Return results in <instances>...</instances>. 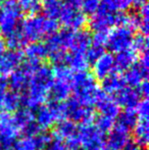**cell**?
<instances>
[{"label":"cell","instance_id":"8992f818","mask_svg":"<svg viewBox=\"0 0 149 150\" xmlns=\"http://www.w3.org/2000/svg\"><path fill=\"white\" fill-rule=\"evenodd\" d=\"M54 82L48 96L52 101L64 102L72 93L73 73L64 64L56 65L53 69Z\"/></svg>","mask_w":149,"mask_h":150},{"label":"cell","instance_id":"ba28073f","mask_svg":"<svg viewBox=\"0 0 149 150\" xmlns=\"http://www.w3.org/2000/svg\"><path fill=\"white\" fill-rule=\"evenodd\" d=\"M126 16L124 12H110L99 8L96 13L91 16L89 27L94 33H108L115 27L126 24Z\"/></svg>","mask_w":149,"mask_h":150},{"label":"cell","instance_id":"ee69618b","mask_svg":"<svg viewBox=\"0 0 149 150\" xmlns=\"http://www.w3.org/2000/svg\"><path fill=\"white\" fill-rule=\"evenodd\" d=\"M64 3L71 4V5L77 6V7H80V0H61Z\"/></svg>","mask_w":149,"mask_h":150},{"label":"cell","instance_id":"8d00e7d4","mask_svg":"<svg viewBox=\"0 0 149 150\" xmlns=\"http://www.w3.org/2000/svg\"><path fill=\"white\" fill-rule=\"evenodd\" d=\"M132 49L136 52H139L140 54L148 51V40L147 36H144L142 34L135 36L132 45Z\"/></svg>","mask_w":149,"mask_h":150},{"label":"cell","instance_id":"d590c367","mask_svg":"<svg viewBox=\"0 0 149 150\" xmlns=\"http://www.w3.org/2000/svg\"><path fill=\"white\" fill-rule=\"evenodd\" d=\"M137 13L140 18L139 30L141 32L142 35L147 36V33H148V5L147 4H145V5L138 8Z\"/></svg>","mask_w":149,"mask_h":150},{"label":"cell","instance_id":"8fae6325","mask_svg":"<svg viewBox=\"0 0 149 150\" xmlns=\"http://www.w3.org/2000/svg\"><path fill=\"white\" fill-rule=\"evenodd\" d=\"M57 21L66 29L73 32L83 30V27L87 24L86 16L82 12L80 7L64 3V2Z\"/></svg>","mask_w":149,"mask_h":150},{"label":"cell","instance_id":"83f0119b","mask_svg":"<svg viewBox=\"0 0 149 150\" xmlns=\"http://www.w3.org/2000/svg\"><path fill=\"white\" fill-rule=\"evenodd\" d=\"M64 2L61 0H42L41 9L43 14L48 18H51L57 22L62 10Z\"/></svg>","mask_w":149,"mask_h":150},{"label":"cell","instance_id":"9c48e42d","mask_svg":"<svg viewBox=\"0 0 149 150\" xmlns=\"http://www.w3.org/2000/svg\"><path fill=\"white\" fill-rule=\"evenodd\" d=\"M134 32L135 31L127 25L113 28L107 33L105 48L109 50L110 53L115 54L124 50L131 49L135 38Z\"/></svg>","mask_w":149,"mask_h":150},{"label":"cell","instance_id":"5b68a950","mask_svg":"<svg viewBox=\"0 0 149 150\" xmlns=\"http://www.w3.org/2000/svg\"><path fill=\"white\" fill-rule=\"evenodd\" d=\"M74 32L64 29L57 31L47 38L44 43L47 50V57L54 65H60L64 63V58L70 49Z\"/></svg>","mask_w":149,"mask_h":150},{"label":"cell","instance_id":"1f68e13d","mask_svg":"<svg viewBox=\"0 0 149 150\" xmlns=\"http://www.w3.org/2000/svg\"><path fill=\"white\" fill-rule=\"evenodd\" d=\"M101 0H80V9L85 16H93L98 11Z\"/></svg>","mask_w":149,"mask_h":150},{"label":"cell","instance_id":"f6af8a7d","mask_svg":"<svg viewBox=\"0 0 149 150\" xmlns=\"http://www.w3.org/2000/svg\"><path fill=\"white\" fill-rule=\"evenodd\" d=\"M82 150H103V147L100 146H89V147H84Z\"/></svg>","mask_w":149,"mask_h":150},{"label":"cell","instance_id":"4316f807","mask_svg":"<svg viewBox=\"0 0 149 150\" xmlns=\"http://www.w3.org/2000/svg\"><path fill=\"white\" fill-rule=\"evenodd\" d=\"M35 122L40 126L43 131L50 129L56 122L53 115L51 113L50 109L47 105H42L39 108L36 109L35 113Z\"/></svg>","mask_w":149,"mask_h":150},{"label":"cell","instance_id":"bcb514c9","mask_svg":"<svg viewBox=\"0 0 149 150\" xmlns=\"http://www.w3.org/2000/svg\"><path fill=\"white\" fill-rule=\"evenodd\" d=\"M0 150H12V147H11V148H4V147L0 146Z\"/></svg>","mask_w":149,"mask_h":150},{"label":"cell","instance_id":"30bf717a","mask_svg":"<svg viewBox=\"0 0 149 150\" xmlns=\"http://www.w3.org/2000/svg\"><path fill=\"white\" fill-rule=\"evenodd\" d=\"M64 115L73 122L81 125L92 124L95 120V113L92 107L82 105L75 97H70L64 102Z\"/></svg>","mask_w":149,"mask_h":150},{"label":"cell","instance_id":"d6a6232c","mask_svg":"<svg viewBox=\"0 0 149 150\" xmlns=\"http://www.w3.org/2000/svg\"><path fill=\"white\" fill-rule=\"evenodd\" d=\"M114 122H115V120L113 119H110V117H108L100 115L99 117H97L95 119V125H94V126H95L102 134H106V133L108 134L113 129V127H114Z\"/></svg>","mask_w":149,"mask_h":150},{"label":"cell","instance_id":"5bb4252c","mask_svg":"<svg viewBox=\"0 0 149 150\" xmlns=\"http://www.w3.org/2000/svg\"><path fill=\"white\" fill-rule=\"evenodd\" d=\"M77 137L82 148L89 146L103 147L105 143L104 134H102L94 125H81L77 130Z\"/></svg>","mask_w":149,"mask_h":150},{"label":"cell","instance_id":"4dcf8cb0","mask_svg":"<svg viewBox=\"0 0 149 150\" xmlns=\"http://www.w3.org/2000/svg\"><path fill=\"white\" fill-rule=\"evenodd\" d=\"M131 5L130 0H101L100 8L110 12H124Z\"/></svg>","mask_w":149,"mask_h":150},{"label":"cell","instance_id":"52a82bcc","mask_svg":"<svg viewBox=\"0 0 149 150\" xmlns=\"http://www.w3.org/2000/svg\"><path fill=\"white\" fill-rule=\"evenodd\" d=\"M42 64L43 63H37L29 60L24 61L18 69H14L8 76V80H6L7 86L10 87V91H13L18 94L26 92L32 75Z\"/></svg>","mask_w":149,"mask_h":150},{"label":"cell","instance_id":"484cf974","mask_svg":"<svg viewBox=\"0 0 149 150\" xmlns=\"http://www.w3.org/2000/svg\"><path fill=\"white\" fill-rule=\"evenodd\" d=\"M134 141L142 148H145L149 140V126L148 120L138 119L136 126L133 129Z\"/></svg>","mask_w":149,"mask_h":150},{"label":"cell","instance_id":"836d02e7","mask_svg":"<svg viewBox=\"0 0 149 150\" xmlns=\"http://www.w3.org/2000/svg\"><path fill=\"white\" fill-rule=\"evenodd\" d=\"M41 3L42 0H18V4L23 12H28L30 14L37 13L41 9Z\"/></svg>","mask_w":149,"mask_h":150},{"label":"cell","instance_id":"d6986e66","mask_svg":"<svg viewBox=\"0 0 149 150\" xmlns=\"http://www.w3.org/2000/svg\"><path fill=\"white\" fill-rule=\"evenodd\" d=\"M91 34L88 31L79 30L73 33L70 49L68 52L79 54H86L88 48L91 45Z\"/></svg>","mask_w":149,"mask_h":150},{"label":"cell","instance_id":"f907efd6","mask_svg":"<svg viewBox=\"0 0 149 150\" xmlns=\"http://www.w3.org/2000/svg\"><path fill=\"white\" fill-rule=\"evenodd\" d=\"M0 77H1V76H0Z\"/></svg>","mask_w":149,"mask_h":150},{"label":"cell","instance_id":"603a6c76","mask_svg":"<svg viewBox=\"0 0 149 150\" xmlns=\"http://www.w3.org/2000/svg\"><path fill=\"white\" fill-rule=\"evenodd\" d=\"M137 61V52L134 51L133 49H127L121 51L115 54L114 56V67L115 71H123L130 69L134 63Z\"/></svg>","mask_w":149,"mask_h":150},{"label":"cell","instance_id":"ac0fdd59","mask_svg":"<svg viewBox=\"0 0 149 150\" xmlns=\"http://www.w3.org/2000/svg\"><path fill=\"white\" fill-rule=\"evenodd\" d=\"M95 105L97 107V110L100 112V115H105V117H108L113 120L117 119V115L121 112V107L117 105L113 97L104 94L103 92L100 94Z\"/></svg>","mask_w":149,"mask_h":150},{"label":"cell","instance_id":"f546056e","mask_svg":"<svg viewBox=\"0 0 149 150\" xmlns=\"http://www.w3.org/2000/svg\"><path fill=\"white\" fill-rule=\"evenodd\" d=\"M12 119H13V122H16V126L18 127V129L20 130L29 122L35 120V113L31 109L23 107V108H18L16 111H14Z\"/></svg>","mask_w":149,"mask_h":150},{"label":"cell","instance_id":"60d3db41","mask_svg":"<svg viewBox=\"0 0 149 150\" xmlns=\"http://www.w3.org/2000/svg\"><path fill=\"white\" fill-rule=\"evenodd\" d=\"M137 91L138 93L140 94L141 97H144V98H147L148 96V92H149V87H148V83H147V80L143 81L137 88Z\"/></svg>","mask_w":149,"mask_h":150},{"label":"cell","instance_id":"ffe728a7","mask_svg":"<svg viewBox=\"0 0 149 150\" xmlns=\"http://www.w3.org/2000/svg\"><path fill=\"white\" fill-rule=\"evenodd\" d=\"M54 129L52 132V136L55 139H59L61 141H68L73 139L77 135V125L73 122L72 120L68 119H64L58 120L56 124H54Z\"/></svg>","mask_w":149,"mask_h":150},{"label":"cell","instance_id":"cb8c5ba5","mask_svg":"<svg viewBox=\"0 0 149 150\" xmlns=\"http://www.w3.org/2000/svg\"><path fill=\"white\" fill-rule=\"evenodd\" d=\"M137 122L138 117L135 109H125L117 115V120L114 122V127L125 131V132L130 133L131 131H133Z\"/></svg>","mask_w":149,"mask_h":150},{"label":"cell","instance_id":"f1b7e54d","mask_svg":"<svg viewBox=\"0 0 149 150\" xmlns=\"http://www.w3.org/2000/svg\"><path fill=\"white\" fill-rule=\"evenodd\" d=\"M20 105H22L20 95L18 93L13 92V91H7L4 95L3 100H2L1 111L7 113L14 112L20 108Z\"/></svg>","mask_w":149,"mask_h":150},{"label":"cell","instance_id":"277c9868","mask_svg":"<svg viewBox=\"0 0 149 150\" xmlns=\"http://www.w3.org/2000/svg\"><path fill=\"white\" fill-rule=\"evenodd\" d=\"M23 13L16 0H6L0 5V34L4 39L20 32Z\"/></svg>","mask_w":149,"mask_h":150},{"label":"cell","instance_id":"2e32d148","mask_svg":"<svg viewBox=\"0 0 149 150\" xmlns=\"http://www.w3.org/2000/svg\"><path fill=\"white\" fill-rule=\"evenodd\" d=\"M112 97L117 105L119 107H124L125 109H135L142 100V97L140 96L136 88L127 87V86L115 93Z\"/></svg>","mask_w":149,"mask_h":150},{"label":"cell","instance_id":"e575fe53","mask_svg":"<svg viewBox=\"0 0 149 150\" xmlns=\"http://www.w3.org/2000/svg\"><path fill=\"white\" fill-rule=\"evenodd\" d=\"M32 139H33V142H34L36 150H45L46 147H47L48 145H49V143L52 141L53 137H52L51 134L43 131V132H41L40 134H38L37 136L33 137Z\"/></svg>","mask_w":149,"mask_h":150},{"label":"cell","instance_id":"7a4b0ae2","mask_svg":"<svg viewBox=\"0 0 149 150\" xmlns=\"http://www.w3.org/2000/svg\"><path fill=\"white\" fill-rule=\"evenodd\" d=\"M58 31V23L44 14H29L23 20L20 33L27 44L41 42Z\"/></svg>","mask_w":149,"mask_h":150},{"label":"cell","instance_id":"681fc988","mask_svg":"<svg viewBox=\"0 0 149 150\" xmlns=\"http://www.w3.org/2000/svg\"><path fill=\"white\" fill-rule=\"evenodd\" d=\"M0 40H1V34H0Z\"/></svg>","mask_w":149,"mask_h":150},{"label":"cell","instance_id":"d4e9b609","mask_svg":"<svg viewBox=\"0 0 149 150\" xmlns=\"http://www.w3.org/2000/svg\"><path fill=\"white\" fill-rule=\"evenodd\" d=\"M23 54L27 57V60L37 63H42V61L47 58V50L45 45L41 42L27 44Z\"/></svg>","mask_w":149,"mask_h":150},{"label":"cell","instance_id":"9a60e30c","mask_svg":"<svg viewBox=\"0 0 149 150\" xmlns=\"http://www.w3.org/2000/svg\"><path fill=\"white\" fill-rule=\"evenodd\" d=\"M24 57L20 50H5L0 57V76H2V78L9 76L24 62Z\"/></svg>","mask_w":149,"mask_h":150},{"label":"cell","instance_id":"7c38bea8","mask_svg":"<svg viewBox=\"0 0 149 150\" xmlns=\"http://www.w3.org/2000/svg\"><path fill=\"white\" fill-rule=\"evenodd\" d=\"M20 130L13 122L10 113L0 111V146L11 148L18 141Z\"/></svg>","mask_w":149,"mask_h":150},{"label":"cell","instance_id":"74e56055","mask_svg":"<svg viewBox=\"0 0 149 150\" xmlns=\"http://www.w3.org/2000/svg\"><path fill=\"white\" fill-rule=\"evenodd\" d=\"M41 132H43V130L40 128V126L35 120L29 122L24 128L20 129V133L24 135L25 138H33V137L37 136V135L40 134Z\"/></svg>","mask_w":149,"mask_h":150},{"label":"cell","instance_id":"816d5d0a","mask_svg":"<svg viewBox=\"0 0 149 150\" xmlns=\"http://www.w3.org/2000/svg\"><path fill=\"white\" fill-rule=\"evenodd\" d=\"M143 150H144V149H143Z\"/></svg>","mask_w":149,"mask_h":150},{"label":"cell","instance_id":"4fadbf2b","mask_svg":"<svg viewBox=\"0 0 149 150\" xmlns=\"http://www.w3.org/2000/svg\"><path fill=\"white\" fill-rule=\"evenodd\" d=\"M148 51L141 53L139 60L136 61L123 76L126 85L131 88H137L143 81L147 80L148 76Z\"/></svg>","mask_w":149,"mask_h":150},{"label":"cell","instance_id":"6da1fadb","mask_svg":"<svg viewBox=\"0 0 149 150\" xmlns=\"http://www.w3.org/2000/svg\"><path fill=\"white\" fill-rule=\"evenodd\" d=\"M54 82L53 69L50 67L42 64L32 75L28 89L20 95V101L24 107L36 110L48 98Z\"/></svg>","mask_w":149,"mask_h":150},{"label":"cell","instance_id":"f35d334b","mask_svg":"<svg viewBox=\"0 0 149 150\" xmlns=\"http://www.w3.org/2000/svg\"><path fill=\"white\" fill-rule=\"evenodd\" d=\"M135 111L137 113L138 119L142 120H148V113H149V103L147 98L142 99L135 108Z\"/></svg>","mask_w":149,"mask_h":150},{"label":"cell","instance_id":"e0dca14e","mask_svg":"<svg viewBox=\"0 0 149 150\" xmlns=\"http://www.w3.org/2000/svg\"><path fill=\"white\" fill-rule=\"evenodd\" d=\"M92 65H93L92 75L98 81H102L109 75L117 73L114 67V56L112 53H104Z\"/></svg>","mask_w":149,"mask_h":150},{"label":"cell","instance_id":"c3c4849f","mask_svg":"<svg viewBox=\"0 0 149 150\" xmlns=\"http://www.w3.org/2000/svg\"><path fill=\"white\" fill-rule=\"evenodd\" d=\"M103 150H110V149H108V148H103Z\"/></svg>","mask_w":149,"mask_h":150},{"label":"cell","instance_id":"44dd1931","mask_svg":"<svg viewBox=\"0 0 149 150\" xmlns=\"http://www.w3.org/2000/svg\"><path fill=\"white\" fill-rule=\"evenodd\" d=\"M100 82H101L100 90L104 94L109 95V96L114 95L115 93H117L119 90H121L127 86L125 80H124V77L119 75V73H113Z\"/></svg>","mask_w":149,"mask_h":150},{"label":"cell","instance_id":"7dc6e473","mask_svg":"<svg viewBox=\"0 0 149 150\" xmlns=\"http://www.w3.org/2000/svg\"><path fill=\"white\" fill-rule=\"evenodd\" d=\"M130 1H131V3H132V4H133V2H134V1H135V0H130Z\"/></svg>","mask_w":149,"mask_h":150},{"label":"cell","instance_id":"ab89813d","mask_svg":"<svg viewBox=\"0 0 149 150\" xmlns=\"http://www.w3.org/2000/svg\"><path fill=\"white\" fill-rule=\"evenodd\" d=\"M45 150H68V146L64 141L53 138Z\"/></svg>","mask_w":149,"mask_h":150},{"label":"cell","instance_id":"7402d4cb","mask_svg":"<svg viewBox=\"0 0 149 150\" xmlns=\"http://www.w3.org/2000/svg\"><path fill=\"white\" fill-rule=\"evenodd\" d=\"M130 140V133L113 127L106 138V148L110 150H121Z\"/></svg>","mask_w":149,"mask_h":150},{"label":"cell","instance_id":"3957f363","mask_svg":"<svg viewBox=\"0 0 149 150\" xmlns=\"http://www.w3.org/2000/svg\"><path fill=\"white\" fill-rule=\"evenodd\" d=\"M72 91L74 97L84 106L92 107L95 105L102 91L97 85V80L87 71H78L73 75Z\"/></svg>","mask_w":149,"mask_h":150},{"label":"cell","instance_id":"7bdbcfd3","mask_svg":"<svg viewBox=\"0 0 149 150\" xmlns=\"http://www.w3.org/2000/svg\"><path fill=\"white\" fill-rule=\"evenodd\" d=\"M121 150H143V148L140 147L134 140H131V139H130V140L127 142V144L124 146V148Z\"/></svg>","mask_w":149,"mask_h":150},{"label":"cell","instance_id":"b9f144b4","mask_svg":"<svg viewBox=\"0 0 149 150\" xmlns=\"http://www.w3.org/2000/svg\"><path fill=\"white\" fill-rule=\"evenodd\" d=\"M7 83L4 78H0V111H1V104L5 93L7 92Z\"/></svg>","mask_w":149,"mask_h":150}]
</instances>
